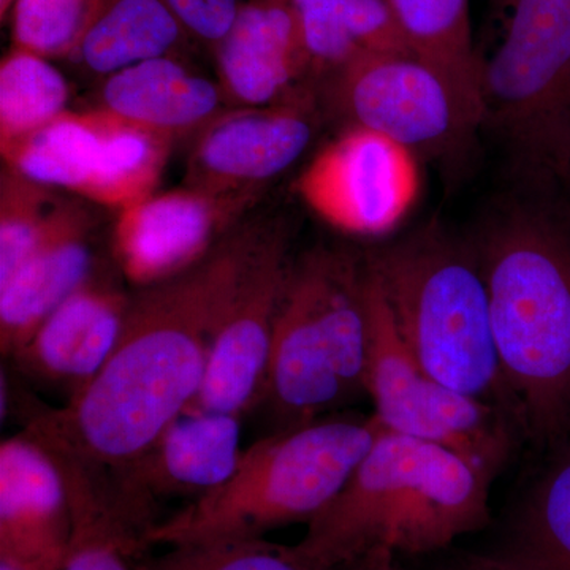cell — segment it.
I'll list each match as a JSON object with an SVG mask.
<instances>
[{
    "label": "cell",
    "instance_id": "obj_34",
    "mask_svg": "<svg viewBox=\"0 0 570 570\" xmlns=\"http://www.w3.org/2000/svg\"><path fill=\"white\" fill-rule=\"evenodd\" d=\"M0 570H37L29 568V566L21 564V562L10 560V558L0 557Z\"/></svg>",
    "mask_w": 570,
    "mask_h": 570
},
{
    "label": "cell",
    "instance_id": "obj_8",
    "mask_svg": "<svg viewBox=\"0 0 570 570\" xmlns=\"http://www.w3.org/2000/svg\"><path fill=\"white\" fill-rule=\"evenodd\" d=\"M367 291L371 347L366 395L373 400L374 417L385 430L459 453L494 480L524 441L515 420L493 404L448 387L415 362L370 266Z\"/></svg>",
    "mask_w": 570,
    "mask_h": 570
},
{
    "label": "cell",
    "instance_id": "obj_19",
    "mask_svg": "<svg viewBox=\"0 0 570 570\" xmlns=\"http://www.w3.org/2000/svg\"><path fill=\"white\" fill-rule=\"evenodd\" d=\"M92 220L81 206L63 205L40 245L0 284V351L11 358L52 311L77 292L97 266Z\"/></svg>",
    "mask_w": 570,
    "mask_h": 570
},
{
    "label": "cell",
    "instance_id": "obj_17",
    "mask_svg": "<svg viewBox=\"0 0 570 570\" xmlns=\"http://www.w3.org/2000/svg\"><path fill=\"white\" fill-rule=\"evenodd\" d=\"M407 154L362 130H347L311 165L299 189L337 227L379 232L403 212L411 193Z\"/></svg>",
    "mask_w": 570,
    "mask_h": 570
},
{
    "label": "cell",
    "instance_id": "obj_1",
    "mask_svg": "<svg viewBox=\"0 0 570 570\" xmlns=\"http://www.w3.org/2000/svg\"><path fill=\"white\" fill-rule=\"evenodd\" d=\"M265 230L232 232L197 264L141 285L100 373L62 407L32 412L22 431L118 491L197 396L214 337Z\"/></svg>",
    "mask_w": 570,
    "mask_h": 570
},
{
    "label": "cell",
    "instance_id": "obj_25",
    "mask_svg": "<svg viewBox=\"0 0 570 570\" xmlns=\"http://www.w3.org/2000/svg\"><path fill=\"white\" fill-rule=\"evenodd\" d=\"M69 82L43 56L14 48L0 66V148L67 112Z\"/></svg>",
    "mask_w": 570,
    "mask_h": 570
},
{
    "label": "cell",
    "instance_id": "obj_32",
    "mask_svg": "<svg viewBox=\"0 0 570 570\" xmlns=\"http://www.w3.org/2000/svg\"><path fill=\"white\" fill-rule=\"evenodd\" d=\"M343 570H407L397 562V554L390 550H373Z\"/></svg>",
    "mask_w": 570,
    "mask_h": 570
},
{
    "label": "cell",
    "instance_id": "obj_10",
    "mask_svg": "<svg viewBox=\"0 0 570 570\" xmlns=\"http://www.w3.org/2000/svg\"><path fill=\"white\" fill-rule=\"evenodd\" d=\"M347 130H362L420 159L466 151L480 127L455 89L414 55L367 56L316 85Z\"/></svg>",
    "mask_w": 570,
    "mask_h": 570
},
{
    "label": "cell",
    "instance_id": "obj_11",
    "mask_svg": "<svg viewBox=\"0 0 570 570\" xmlns=\"http://www.w3.org/2000/svg\"><path fill=\"white\" fill-rule=\"evenodd\" d=\"M291 264L284 228H266L214 337L204 384L186 411L243 419L264 404L277 309Z\"/></svg>",
    "mask_w": 570,
    "mask_h": 570
},
{
    "label": "cell",
    "instance_id": "obj_4",
    "mask_svg": "<svg viewBox=\"0 0 570 570\" xmlns=\"http://www.w3.org/2000/svg\"><path fill=\"white\" fill-rule=\"evenodd\" d=\"M365 257L415 362L448 387L508 412L520 428L469 238L431 224Z\"/></svg>",
    "mask_w": 570,
    "mask_h": 570
},
{
    "label": "cell",
    "instance_id": "obj_20",
    "mask_svg": "<svg viewBox=\"0 0 570 570\" xmlns=\"http://www.w3.org/2000/svg\"><path fill=\"white\" fill-rule=\"evenodd\" d=\"M219 82L176 56L137 63L105 78L100 108L142 129L170 138L205 130L224 112Z\"/></svg>",
    "mask_w": 570,
    "mask_h": 570
},
{
    "label": "cell",
    "instance_id": "obj_33",
    "mask_svg": "<svg viewBox=\"0 0 570 570\" xmlns=\"http://www.w3.org/2000/svg\"><path fill=\"white\" fill-rule=\"evenodd\" d=\"M558 197H560L562 205L566 206V209H568V213L570 214V167L568 174L564 176V179H562Z\"/></svg>",
    "mask_w": 570,
    "mask_h": 570
},
{
    "label": "cell",
    "instance_id": "obj_24",
    "mask_svg": "<svg viewBox=\"0 0 570 570\" xmlns=\"http://www.w3.org/2000/svg\"><path fill=\"white\" fill-rule=\"evenodd\" d=\"M412 55L455 89L482 127L480 58L472 39L469 0H390Z\"/></svg>",
    "mask_w": 570,
    "mask_h": 570
},
{
    "label": "cell",
    "instance_id": "obj_6",
    "mask_svg": "<svg viewBox=\"0 0 570 570\" xmlns=\"http://www.w3.org/2000/svg\"><path fill=\"white\" fill-rule=\"evenodd\" d=\"M374 417L330 414L277 430L243 452L219 489L195 499L146 535L148 546L265 538L309 521L340 493L381 433Z\"/></svg>",
    "mask_w": 570,
    "mask_h": 570
},
{
    "label": "cell",
    "instance_id": "obj_7",
    "mask_svg": "<svg viewBox=\"0 0 570 570\" xmlns=\"http://www.w3.org/2000/svg\"><path fill=\"white\" fill-rule=\"evenodd\" d=\"M504 39L480 62L482 129L517 189L558 195L570 167V0H508Z\"/></svg>",
    "mask_w": 570,
    "mask_h": 570
},
{
    "label": "cell",
    "instance_id": "obj_29",
    "mask_svg": "<svg viewBox=\"0 0 570 570\" xmlns=\"http://www.w3.org/2000/svg\"><path fill=\"white\" fill-rule=\"evenodd\" d=\"M105 0H17L14 48L43 58H70Z\"/></svg>",
    "mask_w": 570,
    "mask_h": 570
},
{
    "label": "cell",
    "instance_id": "obj_12",
    "mask_svg": "<svg viewBox=\"0 0 570 570\" xmlns=\"http://www.w3.org/2000/svg\"><path fill=\"white\" fill-rule=\"evenodd\" d=\"M318 129L316 88L287 102L223 112L190 154L187 187L253 202L258 189L294 167Z\"/></svg>",
    "mask_w": 570,
    "mask_h": 570
},
{
    "label": "cell",
    "instance_id": "obj_9",
    "mask_svg": "<svg viewBox=\"0 0 570 570\" xmlns=\"http://www.w3.org/2000/svg\"><path fill=\"white\" fill-rule=\"evenodd\" d=\"M171 142L97 108L63 112L0 149L6 167L22 178L122 212L156 194Z\"/></svg>",
    "mask_w": 570,
    "mask_h": 570
},
{
    "label": "cell",
    "instance_id": "obj_31",
    "mask_svg": "<svg viewBox=\"0 0 570 570\" xmlns=\"http://www.w3.org/2000/svg\"><path fill=\"white\" fill-rule=\"evenodd\" d=\"M448 570H553L521 551L505 549L498 553H466L453 560Z\"/></svg>",
    "mask_w": 570,
    "mask_h": 570
},
{
    "label": "cell",
    "instance_id": "obj_15",
    "mask_svg": "<svg viewBox=\"0 0 570 570\" xmlns=\"http://www.w3.org/2000/svg\"><path fill=\"white\" fill-rule=\"evenodd\" d=\"M216 55L225 102L236 108L269 107L316 88L302 21L291 0L243 3Z\"/></svg>",
    "mask_w": 570,
    "mask_h": 570
},
{
    "label": "cell",
    "instance_id": "obj_14",
    "mask_svg": "<svg viewBox=\"0 0 570 570\" xmlns=\"http://www.w3.org/2000/svg\"><path fill=\"white\" fill-rule=\"evenodd\" d=\"M130 294L97 268L85 284L45 318L11 362L32 381L73 397L108 362L130 305Z\"/></svg>",
    "mask_w": 570,
    "mask_h": 570
},
{
    "label": "cell",
    "instance_id": "obj_28",
    "mask_svg": "<svg viewBox=\"0 0 570 570\" xmlns=\"http://www.w3.org/2000/svg\"><path fill=\"white\" fill-rule=\"evenodd\" d=\"M140 570H341L309 560L296 546L265 538L174 546L160 557L142 558Z\"/></svg>",
    "mask_w": 570,
    "mask_h": 570
},
{
    "label": "cell",
    "instance_id": "obj_2",
    "mask_svg": "<svg viewBox=\"0 0 570 570\" xmlns=\"http://www.w3.org/2000/svg\"><path fill=\"white\" fill-rule=\"evenodd\" d=\"M469 242L524 441L557 450L570 438V214L513 187Z\"/></svg>",
    "mask_w": 570,
    "mask_h": 570
},
{
    "label": "cell",
    "instance_id": "obj_18",
    "mask_svg": "<svg viewBox=\"0 0 570 570\" xmlns=\"http://www.w3.org/2000/svg\"><path fill=\"white\" fill-rule=\"evenodd\" d=\"M242 419L184 411L165 428L118 489V497L154 520L157 498L205 497L224 485L242 461Z\"/></svg>",
    "mask_w": 570,
    "mask_h": 570
},
{
    "label": "cell",
    "instance_id": "obj_13",
    "mask_svg": "<svg viewBox=\"0 0 570 570\" xmlns=\"http://www.w3.org/2000/svg\"><path fill=\"white\" fill-rule=\"evenodd\" d=\"M249 200L202 190L154 194L119 212L112 246L119 268L138 285L159 283L204 258Z\"/></svg>",
    "mask_w": 570,
    "mask_h": 570
},
{
    "label": "cell",
    "instance_id": "obj_30",
    "mask_svg": "<svg viewBox=\"0 0 570 570\" xmlns=\"http://www.w3.org/2000/svg\"><path fill=\"white\" fill-rule=\"evenodd\" d=\"M189 36L220 43L234 28L242 3L238 0H164Z\"/></svg>",
    "mask_w": 570,
    "mask_h": 570
},
{
    "label": "cell",
    "instance_id": "obj_27",
    "mask_svg": "<svg viewBox=\"0 0 570 570\" xmlns=\"http://www.w3.org/2000/svg\"><path fill=\"white\" fill-rule=\"evenodd\" d=\"M63 205L52 189L6 167L0 184V284L31 257Z\"/></svg>",
    "mask_w": 570,
    "mask_h": 570
},
{
    "label": "cell",
    "instance_id": "obj_3",
    "mask_svg": "<svg viewBox=\"0 0 570 570\" xmlns=\"http://www.w3.org/2000/svg\"><path fill=\"white\" fill-rule=\"evenodd\" d=\"M491 483L459 453L382 426L340 493L307 521L296 549L328 569L373 550L445 549L489 523Z\"/></svg>",
    "mask_w": 570,
    "mask_h": 570
},
{
    "label": "cell",
    "instance_id": "obj_16",
    "mask_svg": "<svg viewBox=\"0 0 570 570\" xmlns=\"http://www.w3.org/2000/svg\"><path fill=\"white\" fill-rule=\"evenodd\" d=\"M71 531L61 468L21 431L0 445V557L37 570H61Z\"/></svg>",
    "mask_w": 570,
    "mask_h": 570
},
{
    "label": "cell",
    "instance_id": "obj_23",
    "mask_svg": "<svg viewBox=\"0 0 570 570\" xmlns=\"http://www.w3.org/2000/svg\"><path fill=\"white\" fill-rule=\"evenodd\" d=\"M186 33L164 0H105L70 58L108 78L137 63L175 56Z\"/></svg>",
    "mask_w": 570,
    "mask_h": 570
},
{
    "label": "cell",
    "instance_id": "obj_5",
    "mask_svg": "<svg viewBox=\"0 0 570 570\" xmlns=\"http://www.w3.org/2000/svg\"><path fill=\"white\" fill-rule=\"evenodd\" d=\"M370 347L365 253L316 246L292 261L264 400L279 430L316 422L366 393Z\"/></svg>",
    "mask_w": 570,
    "mask_h": 570
},
{
    "label": "cell",
    "instance_id": "obj_21",
    "mask_svg": "<svg viewBox=\"0 0 570 570\" xmlns=\"http://www.w3.org/2000/svg\"><path fill=\"white\" fill-rule=\"evenodd\" d=\"M48 452L61 468L69 491L71 531L61 570H140L151 527L124 508L80 464Z\"/></svg>",
    "mask_w": 570,
    "mask_h": 570
},
{
    "label": "cell",
    "instance_id": "obj_22",
    "mask_svg": "<svg viewBox=\"0 0 570 570\" xmlns=\"http://www.w3.org/2000/svg\"><path fill=\"white\" fill-rule=\"evenodd\" d=\"M311 62V81L367 56L412 55L390 0H291Z\"/></svg>",
    "mask_w": 570,
    "mask_h": 570
},
{
    "label": "cell",
    "instance_id": "obj_26",
    "mask_svg": "<svg viewBox=\"0 0 570 570\" xmlns=\"http://www.w3.org/2000/svg\"><path fill=\"white\" fill-rule=\"evenodd\" d=\"M534 480L517 517L512 549L553 570H570V439Z\"/></svg>",
    "mask_w": 570,
    "mask_h": 570
}]
</instances>
